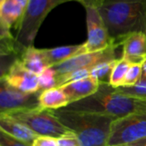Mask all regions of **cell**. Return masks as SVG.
Wrapping results in <instances>:
<instances>
[{
    "mask_svg": "<svg viewBox=\"0 0 146 146\" xmlns=\"http://www.w3.org/2000/svg\"><path fill=\"white\" fill-rule=\"evenodd\" d=\"M0 130L31 146L38 136L28 127L6 114H0Z\"/></svg>",
    "mask_w": 146,
    "mask_h": 146,
    "instance_id": "5bb4252c",
    "label": "cell"
},
{
    "mask_svg": "<svg viewBox=\"0 0 146 146\" xmlns=\"http://www.w3.org/2000/svg\"><path fill=\"white\" fill-rule=\"evenodd\" d=\"M0 114H9L18 110H30L39 107L41 91L27 93L9 86L0 80Z\"/></svg>",
    "mask_w": 146,
    "mask_h": 146,
    "instance_id": "ba28073f",
    "label": "cell"
},
{
    "mask_svg": "<svg viewBox=\"0 0 146 146\" xmlns=\"http://www.w3.org/2000/svg\"><path fill=\"white\" fill-rule=\"evenodd\" d=\"M19 59L27 69L37 75H39L46 68H48L41 49L35 48L33 45L26 48Z\"/></svg>",
    "mask_w": 146,
    "mask_h": 146,
    "instance_id": "e0dca14e",
    "label": "cell"
},
{
    "mask_svg": "<svg viewBox=\"0 0 146 146\" xmlns=\"http://www.w3.org/2000/svg\"><path fill=\"white\" fill-rule=\"evenodd\" d=\"M132 63L121 57L117 60L110 79V85L114 88H120L123 85L126 74Z\"/></svg>",
    "mask_w": 146,
    "mask_h": 146,
    "instance_id": "ac0fdd59",
    "label": "cell"
},
{
    "mask_svg": "<svg viewBox=\"0 0 146 146\" xmlns=\"http://www.w3.org/2000/svg\"><path fill=\"white\" fill-rule=\"evenodd\" d=\"M120 92L140 98H146V78L142 76L141 80L132 87H120L117 88Z\"/></svg>",
    "mask_w": 146,
    "mask_h": 146,
    "instance_id": "7402d4cb",
    "label": "cell"
},
{
    "mask_svg": "<svg viewBox=\"0 0 146 146\" xmlns=\"http://www.w3.org/2000/svg\"><path fill=\"white\" fill-rule=\"evenodd\" d=\"M32 146H58V142L56 138L38 135L33 142Z\"/></svg>",
    "mask_w": 146,
    "mask_h": 146,
    "instance_id": "d4e9b609",
    "label": "cell"
},
{
    "mask_svg": "<svg viewBox=\"0 0 146 146\" xmlns=\"http://www.w3.org/2000/svg\"><path fill=\"white\" fill-rule=\"evenodd\" d=\"M6 115L23 123L38 135L58 139L70 131L60 121L52 110L38 107L18 110Z\"/></svg>",
    "mask_w": 146,
    "mask_h": 146,
    "instance_id": "5b68a950",
    "label": "cell"
},
{
    "mask_svg": "<svg viewBox=\"0 0 146 146\" xmlns=\"http://www.w3.org/2000/svg\"><path fill=\"white\" fill-rule=\"evenodd\" d=\"M142 67H143V76L146 78V59L145 60V62H143Z\"/></svg>",
    "mask_w": 146,
    "mask_h": 146,
    "instance_id": "f1b7e54d",
    "label": "cell"
},
{
    "mask_svg": "<svg viewBox=\"0 0 146 146\" xmlns=\"http://www.w3.org/2000/svg\"><path fill=\"white\" fill-rule=\"evenodd\" d=\"M38 84L40 91L57 87V76L53 68H46L38 75Z\"/></svg>",
    "mask_w": 146,
    "mask_h": 146,
    "instance_id": "ffe728a7",
    "label": "cell"
},
{
    "mask_svg": "<svg viewBox=\"0 0 146 146\" xmlns=\"http://www.w3.org/2000/svg\"><path fill=\"white\" fill-rule=\"evenodd\" d=\"M133 145L135 146H146V138L141 140H139L135 143H133Z\"/></svg>",
    "mask_w": 146,
    "mask_h": 146,
    "instance_id": "4316f807",
    "label": "cell"
},
{
    "mask_svg": "<svg viewBox=\"0 0 146 146\" xmlns=\"http://www.w3.org/2000/svg\"><path fill=\"white\" fill-rule=\"evenodd\" d=\"M47 67H53L64 62L76 56L87 52L86 42L80 44L59 46L50 49H41Z\"/></svg>",
    "mask_w": 146,
    "mask_h": 146,
    "instance_id": "4fadbf2b",
    "label": "cell"
},
{
    "mask_svg": "<svg viewBox=\"0 0 146 146\" xmlns=\"http://www.w3.org/2000/svg\"><path fill=\"white\" fill-rule=\"evenodd\" d=\"M58 146H81L76 134L69 131L57 139Z\"/></svg>",
    "mask_w": 146,
    "mask_h": 146,
    "instance_id": "603a6c76",
    "label": "cell"
},
{
    "mask_svg": "<svg viewBox=\"0 0 146 146\" xmlns=\"http://www.w3.org/2000/svg\"><path fill=\"white\" fill-rule=\"evenodd\" d=\"M25 8L15 0H6L0 5V27L11 29L13 26L17 28L23 15Z\"/></svg>",
    "mask_w": 146,
    "mask_h": 146,
    "instance_id": "9a60e30c",
    "label": "cell"
},
{
    "mask_svg": "<svg viewBox=\"0 0 146 146\" xmlns=\"http://www.w3.org/2000/svg\"><path fill=\"white\" fill-rule=\"evenodd\" d=\"M143 63H133L131 64L125 80L123 81V85L121 87H132L135 86L143 76Z\"/></svg>",
    "mask_w": 146,
    "mask_h": 146,
    "instance_id": "44dd1931",
    "label": "cell"
},
{
    "mask_svg": "<svg viewBox=\"0 0 146 146\" xmlns=\"http://www.w3.org/2000/svg\"><path fill=\"white\" fill-rule=\"evenodd\" d=\"M1 80H4L11 87L27 93L39 92L38 75L27 69L19 58L9 66L1 75Z\"/></svg>",
    "mask_w": 146,
    "mask_h": 146,
    "instance_id": "30bf717a",
    "label": "cell"
},
{
    "mask_svg": "<svg viewBox=\"0 0 146 146\" xmlns=\"http://www.w3.org/2000/svg\"><path fill=\"white\" fill-rule=\"evenodd\" d=\"M77 0H29L24 15L17 27L15 36L24 49L33 45L38 32L49 13L58 5Z\"/></svg>",
    "mask_w": 146,
    "mask_h": 146,
    "instance_id": "277c9868",
    "label": "cell"
},
{
    "mask_svg": "<svg viewBox=\"0 0 146 146\" xmlns=\"http://www.w3.org/2000/svg\"><path fill=\"white\" fill-rule=\"evenodd\" d=\"M65 109L103 113L115 118L134 114L146 115V98L123 93L110 84L103 83L95 94L70 104Z\"/></svg>",
    "mask_w": 146,
    "mask_h": 146,
    "instance_id": "7a4b0ae2",
    "label": "cell"
},
{
    "mask_svg": "<svg viewBox=\"0 0 146 146\" xmlns=\"http://www.w3.org/2000/svg\"><path fill=\"white\" fill-rule=\"evenodd\" d=\"M121 57L130 63H143L146 59V34L133 33L127 35L121 43Z\"/></svg>",
    "mask_w": 146,
    "mask_h": 146,
    "instance_id": "8fae6325",
    "label": "cell"
},
{
    "mask_svg": "<svg viewBox=\"0 0 146 146\" xmlns=\"http://www.w3.org/2000/svg\"><path fill=\"white\" fill-rule=\"evenodd\" d=\"M5 1H6V0H0V5H1V4H3Z\"/></svg>",
    "mask_w": 146,
    "mask_h": 146,
    "instance_id": "4dcf8cb0",
    "label": "cell"
},
{
    "mask_svg": "<svg viewBox=\"0 0 146 146\" xmlns=\"http://www.w3.org/2000/svg\"><path fill=\"white\" fill-rule=\"evenodd\" d=\"M99 86L100 82L90 76L65 84L60 87L63 90L70 104L92 96L98 91Z\"/></svg>",
    "mask_w": 146,
    "mask_h": 146,
    "instance_id": "7c38bea8",
    "label": "cell"
},
{
    "mask_svg": "<svg viewBox=\"0 0 146 146\" xmlns=\"http://www.w3.org/2000/svg\"><path fill=\"white\" fill-rule=\"evenodd\" d=\"M15 1L17 2L19 4H21L23 8H25V9H26L27 5V3H28V2H29V0H15Z\"/></svg>",
    "mask_w": 146,
    "mask_h": 146,
    "instance_id": "83f0119b",
    "label": "cell"
},
{
    "mask_svg": "<svg viewBox=\"0 0 146 146\" xmlns=\"http://www.w3.org/2000/svg\"><path fill=\"white\" fill-rule=\"evenodd\" d=\"M107 0H77L80 3H81L85 8L86 7H96L98 8L102 3H104Z\"/></svg>",
    "mask_w": 146,
    "mask_h": 146,
    "instance_id": "484cf974",
    "label": "cell"
},
{
    "mask_svg": "<svg viewBox=\"0 0 146 146\" xmlns=\"http://www.w3.org/2000/svg\"><path fill=\"white\" fill-rule=\"evenodd\" d=\"M117 60L118 59L104 62L95 66L92 70L91 76L98 80L100 82V84H110V75Z\"/></svg>",
    "mask_w": 146,
    "mask_h": 146,
    "instance_id": "d6986e66",
    "label": "cell"
},
{
    "mask_svg": "<svg viewBox=\"0 0 146 146\" xmlns=\"http://www.w3.org/2000/svg\"><path fill=\"white\" fill-rule=\"evenodd\" d=\"M60 121L78 137L81 146H108L115 117L98 112L52 110Z\"/></svg>",
    "mask_w": 146,
    "mask_h": 146,
    "instance_id": "3957f363",
    "label": "cell"
},
{
    "mask_svg": "<svg viewBox=\"0 0 146 146\" xmlns=\"http://www.w3.org/2000/svg\"><path fill=\"white\" fill-rule=\"evenodd\" d=\"M87 52H96L115 44L111 38L106 24L99 10L96 7H86ZM117 45V44H116Z\"/></svg>",
    "mask_w": 146,
    "mask_h": 146,
    "instance_id": "52a82bcc",
    "label": "cell"
},
{
    "mask_svg": "<svg viewBox=\"0 0 146 146\" xmlns=\"http://www.w3.org/2000/svg\"><path fill=\"white\" fill-rule=\"evenodd\" d=\"M98 9L115 44L131 33L146 34V0H107Z\"/></svg>",
    "mask_w": 146,
    "mask_h": 146,
    "instance_id": "6da1fadb",
    "label": "cell"
},
{
    "mask_svg": "<svg viewBox=\"0 0 146 146\" xmlns=\"http://www.w3.org/2000/svg\"><path fill=\"white\" fill-rule=\"evenodd\" d=\"M112 146H135L133 144H128V145H112Z\"/></svg>",
    "mask_w": 146,
    "mask_h": 146,
    "instance_id": "f546056e",
    "label": "cell"
},
{
    "mask_svg": "<svg viewBox=\"0 0 146 146\" xmlns=\"http://www.w3.org/2000/svg\"><path fill=\"white\" fill-rule=\"evenodd\" d=\"M145 138L146 115H130L114 121L108 146L133 144Z\"/></svg>",
    "mask_w": 146,
    "mask_h": 146,
    "instance_id": "8992f818",
    "label": "cell"
},
{
    "mask_svg": "<svg viewBox=\"0 0 146 146\" xmlns=\"http://www.w3.org/2000/svg\"><path fill=\"white\" fill-rule=\"evenodd\" d=\"M119 45L113 44L107 49L96 52H86L79 56H76L64 62L53 66V69L56 73V76L66 74L79 69L94 68L99 63L115 60L116 49Z\"/></svg>",
    "mask_w": 146,
    "mask_h": 146,
    "instance_id": "9c48e42d",
    "label": "cell"
},
{
    "mask_svg": "<svg viewBox=\"0 0 146 146\" xmlns=\"http://www.w3.org/2000/svg\"><path fill=\"white\" fill-rule=\"evenodd\" d=\"M0 146H31L0 130Z\"/></svg>",
    "mask_w": 146,
    "mask_h": 146,
    "instance_id": "cb8c5ba5",
    "label": "cell"
},
{
    "mask_svg": "<svg viewBox=\"0 0 146 146\" xmlns=\"http://www.w3.org/2000/svg\"><path fill=\"white\" fill-rule=\"evenodd\" d=\"M38 100L39 107L47 110H59L69 105V101L60 86L41 91Z\"/></svg>",
    "mask_w": 146,
    "mask_h": 146,
    "instance_id": "2e32d148",
    "label": "cell"
}]
</instances>
